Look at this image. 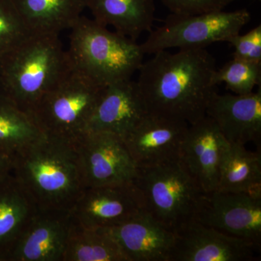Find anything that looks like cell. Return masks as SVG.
Here are the masks:
<instances>
[{
    "mask_svg": "<svg viewBox=\"0 0 261 261\" xmlns=\"http://www.w3.org/2000/svg\"><path fill=\"white\" fill-rule=\"evenodd\" d=\"M216 60L205 48L162 50L143 62L137 85L149 113L193 124L206 116Z\"/></svg>",
    "mask_w": 261,
    "mask_h": 261,
    "instance_id": "cell-1",
    "label": "cell"
},
{
    "mask_svg": "<svg viewBox=\"0 0 261 261\" xmlns=\"http://www.w3.org/2000/svg\"><path fill=\"white\" fill-rule=\"evenodd\" d=\"M13 176L41 210H71L84 187L74 144L45 137L13 155Z\"/></svg>",
    "mask_w": 261,
    "mask_h": 261,
    "instance_id": "cell-2",
    "label": "cell"
},
{
    "mask_svg": "<svg viewBox=\"0 0 261 261\" xmlns=\"http://www.w3.org/2000/svg\"><path fill=\"white\" fill-rule=\"evenodd\" d=\"M71 66L58 34H34L0 58L3 94L27 112Z\"/></svg>",
    "mask_w": 261,
    "mask_h": 261,
    "instance_id": "cell-3",
    "label": "cell"
},
{
    "mask_svg": "<svg viewBox=\"0 0 261 261\" xmlns=\"http://www.w3.org/2000/svg\"><path fill=\"white\" fill-rule=\"evenodd\" d=\"M70 30L68 54L75 68L107 87L132 80L144 62L137 41L81 16Z\"/></svg>",
    "mask_w": 261,
    "mask_h": 261,
    "instance_id": "cell-4",
    "label": "cell"
},
{
    "mask_svg": "<svg viewBox=\"0 0 261 261\" xmlns=\"http://www.w3.org/2000/svg\"><path fill=\"white\" fill-rule=\"evenodd\" d=\"M106 87L71 64L31 114L44 135L74 144L87 132Z\"/></svg>",
    "mask_w": 261,
    "mask_h": 261,
    "instance_id": "cell-5",
    "label": "cell"
},
{
    "mask_svg": "<svg viewBox=\"0 0 261 261\" xmlns=\"http://www.w3.org/2000/svg\"><path fill=\"white\" fill-rule=\"evenodd\" d=\"M133 181L143 196L146 211L173 232L193 219L205 193L180 160L137 168Z\"/></svg>",
    "mask_w": 261,
    "mask_h": 261,
    "instance_id": "cell-6",
    "label": "cell"
},
{
    "mask_svg": "<svg viewBox=\"0 0 261 261\" xmlns=\"http://www.w3.org/2000/svg\"><path fill=\"white\" fill-rule=\"evenodd\" d=\"M247 9L211 12L195 15H168L163 25L149 32L140 44L145 55L171 48H205L216 42H228L250 22Z\"/></svg>",
    "mask_w": 261,
    "mask_h": 261,
    "instance_id": "cell-7",
    "label": "cell"
},
{
    "mask_svg": "<svg viewBox=\"0 0 261 261\" xmlns=\"http://www.w3.org/2000/svg\"><path fill=\"white\" fill-rule=\"evenodd\" d=\"M74 146L85 188L135 179L137 166L120 136L87 130Z\"/></svg>",
    "mask_w": 261,
    "mask_h": 261,
    "instance_id": "cell-8",
    "label": "cell"
},
{
    "mask_svg": "<svg viewBox=\"0 0 261 261\" xmlns=\"http://www.w3.org/2000/svg\"><path fill=\"white\" fill-rule=\"evenodd\" d=\"M193 219L261 247V195L219 190L205 192Z\"/></svg>",
    "mask_w": 261,
    "mask_h": 261,
    "instance_id": "cell-9",
    "label": "cell"
},
{
    "mask_svg": "<svg viewBox=\"0 0 261 261\" xmlns=\"http://www.w3.org/2000/svg\"><path fill=\"white\" fill-rule=\"evenodd\" d=\"M145 211L143 196L130 181L86 187L70 212L82 226L98 229L120 226Z\"/></svg>",
    "mask_w": 261,
    "mask_h": 261,
    "instance_id": "cell-10",
    "label": "cell"
},
{
    "mask_svg": "<svg viewBox=\"0 0 261 261\" xmlns=\"http://www.w3.org/2000/svg\"><path fill=\"white\" fill-rule=\"evenodd\" d=\"M174 233L170 261H249L260 247L189 220Z\"/></svg>",
    "mask_w": 261,
    "mask_h": 261,
    "instance_id": "cell-11",
    "label": "cell"
},
{
    "mask_svg": "<svg viewBox=\"0 0 261 261\" xmlns=\"http://www.w3.org/2000/svg\"><path fill=\"white\" fill-rule=\"evenodd\" d=\"M189 124L147 113L123 137L137 168L150 167L180 160Z\"/></svg>",
    "mask_w": 261,
    "mask_h": 261,
    "instance_id": "cell-12",
    "label": "cell"
},
{
    "mask_svg": "<svg viewBox=\"0 0 261 261\" xmlns=\"http://www.w3.org/2000/svg\"><path fill=\"white\" fill-rule=\"evenodd\" d=\"M71 224L70 211L38 209L8 261H63Z\"/></svg>",
    "mask_w": 261,
    "mask_h": 261,
    "instance_id": "cell-13",
    "label": "cell"
},
{
    "mask_svg": "<svg viewBox=\"0 0 261 261\" xmlns=\"http://www.w3.org/2000/svg\"><path fill=\"white\" fill-rule=\"evenodd\" d=\"M226 143L210 117L189 125L180 161L205 193L217 190L221 154Z\"/></svg>",
    "mask_w": 261,
    "mask_h": 261,
    "instance_id": "cell-14",
    "label": "cell"
},
{
    "mask_svg": "<svg viewBox=\"0 0 261 261\" xmlns=\"http://www.w3.org/2000/svg\"><path fill=\"white\" fill-rule=\"evenodd\" d=\"M228 143L245 146L261 139V87L256 92L220 94L216 92L206 110Z\"/></svg>",
    "mask_w": 261,
    "mask_h": 261,
    "instance_id": "cell-15",
    "label": "cell"
},
{
    "mask_svg": "<svg viewBox=\"0 0 261 261\" xmlns=\"http://www.w3.org/2000/svg\"><path fill=\"white\" fill-rule=\"evenodd\" d=\"M98 229L115 240L128 261H170L174 233L147 211L120 226Z\"/></svg>",
    "mask_w": 261,
    "mask_h": 261,
    "instance_id": "cell-16",
    "label": "cell"
},
{
    "mask_svg": "<svg viewBox=\"0 0 261 261\" xmlns=\"http://www.w3.org/2000/svg\"><path fill=\"white\" fill-rule=\"evenodd\" d=\"M147 113L137 82L121 81L105 88L87 130L111 132L123 138Z\"/></svg>",
    "mask_w": 261,
    "mask_h": 261,
    "instance_id": "cell-17",
    "label": "cell"
},
{
    "mask_svg": "<svg viewBox=\"0 0 261 261\" xmlns=\"http://www.w3.org/2000/svg\"><path fill=\"white\" fill-rule=\"evenodd\" d=\"M86 5L97 23L135 41L152 31L155 19L154 0H86Z\"/></svg>",
    "mask_w": 261,
    "mask_h": 261,
    "instance_id": "cell-18",
    "label": "cell"
},
{
    "mask_svg": "<svg viewBox=\"0 0 261 261\" xmlns=\"http://www.w3.org/2000/svg\"><path fill=\"white\" fill-rule=\"evenodd\" d=\"M38 207L13 173L0 178V261L8 257Z\"/></svg>",
    "mask_w": 261,
    "mask_h": 261,
    "instance_id": "cell-19",
    "label": "cell"
},
{
    "mask_svg": "<svg viewBox=\"0 0 261 261\" xmlns=\"http://www.w3.org/2000/svg\"><path fill=\"white\" fill-rule=\"evenodd\" d=\"M34 34H58L70 29L87 8L86 0H12Z\"/></svg>",
    "mask_w": 261,
    "mask_h": 261,
    "instance_id": "cell-20",
    "label": "cell"
},
{
    "mask_svg": "<svg viewBox=\"0 0 261 261\" xmlns=\"http://www.w3.org/2000/svg\"><path fill=\"white\" fill-rule=\"evenodd\" d=\"M216 190L261 195L260 154L227 142L221 154Z\"/></svg>",
    "mask_w": 261,
    "mask_h": 261,
    "instance_id": "cell-21",
    "label": "cell"
},
{
    "mask_svg": "<svg viewBox=\"0 0 261 261\" xmlns=\"http://www.w3.org/2000/svg\"><path fill=\"white\" fill-rule=\"evenodd\" d=\"M63 261L128 260L107 233L82 226L72 218Z\"/></svg>",
    "mask_w": 261,
    "mask_h": 261,
    "instance_id": "cell-22",
    "label": "cell"
},
{
    "mask_svg": "<svg viewBox=\"0 0 261 261\" xmlns=\"http://www.w3.org/2000/svg\"><path fill=\"white\" fill-rule=\"evenodd\" d=\"M44 137L30 113L0 95V150L13 155Z\"/></svg>",
    "mask_w": 261,
    "mask_h": 261,
    "instance_id": "cell-23",
    "label": "cell"
},
{
    "mask_svg": "<svg viewBox=\"0 0 261 261\" xmlns=\"http://www.w3.org/2000/svg\"><path fill=\"white\" fill-rule=\"evenodd\" d=\"M214 83L216 86L224 83L226 88L238 95L252 93L255 87H260L261 64L233 58L216 69Z\"/></svg>",
    "mask_w": 261,
    "mask_h": 261,
    "instance_id": "cell-24",
    "label": "cell"
},
{
    "mask_svg": "<svg viewBox=\"0 0 261 261\" xmlns=\"http://www.w3.org/2000/svg\"><path fill=\"white\" fill-rule=\"evenodd\" d=\"M34 34L12 0H0V58Z\"/></svg>",
    "mask_w": 261,
    "mask_h": 261,
    "instance_id": "cell-25",
    "label": "cell"
},
{
    "mask_svg": "<svg viewBox=\"0 0 261 261\" xmlns=\"http://www.w3.org/2000/svg\"><path fill=\"white\" fill-rule=\"evenodd\" d=\"M236 0H161L171 14L195 15L224 10Z\"/></svg>",
    "mask_w": 261,
    "mask_h": 261,
    "instance_id": "cell-26",
    "label": "cell"
},
{
    "mask_svg": "<svg viewBox=\"0 0 261 261\" xmlns=\"http://www.w3.org/2000/svg\"><path fill=\"white\" fill-rule=\"evenodd\" d=\"M228 43L233 46V58L261 64V25L245 34H239Z\"/></svg>",
    "mask_w": 261,
    "mask_h": 261,
    "instance_id": "cell-27",
    "label": "cell"
},
{
    "mask_svg": "<svg viewBox=\"0 0 261 261\" xmlns=\"http://www.w3.org/2000/svg\"><path fill=\"white\" fill-rule=\"evenodd\" d=\"M13 171V155L0 150V178L10 174Z\"/></svg>",
    "mask_w": 261,
    "mask_h": 261,
    "instance_id": "cell-28",
    "label": "cell"
},
{
    "mask_svg": "<svg viewBox=\"0 0 261 261\" xmlns=\"http://www.w3.org/2000/svg\"><path fill=\"white\" fill-rule=\"evenodd\" d=\"M3 94V88H2V84H1V76H0V95H2Z\"/></svg>",
    "mask_w": 261,
    "mask_h": 261,
    "instance_id": "cell-29",
    "label": "cell"
}]
</instances>
